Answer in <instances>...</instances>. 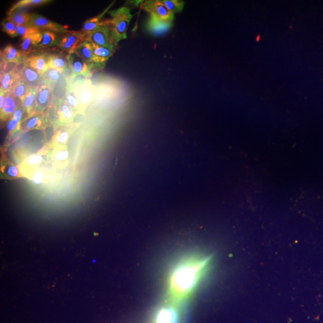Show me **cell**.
Listing matches in <instances>:
<instances>
[{
  "instance_id": "f35d334b",
  "label": "cell",
  "mask_w": 323,
  "mask_h": 323,
  "mask_svg": "<svg viewBox=\"0 0 323 323\" xmlns=\"http://www.w3.org/2000/svg\"><path fill=\"white\" fill-rule=\"evenodd\" d=\"M22 111L21 110L20 107H18L17 110H16L14 114L13 115V119H15L16 121H18V123H20L21 119H22Z\"/></svg>"
},
{
  "instance_id": "d6986e66",
  "label": "cell",
  "mask_w": 323,
  "mask_h": 323,
  "mask_svg": "<svg viewBox=\"0 0 323 323\" xmlns=\"http://www.w3.org/2000/svg\"><path fill=\"white\" fill-rule=\"evenodd\" d=\"M48 66L50 68L56 69L61 71L67 70L68 65L67 55L62 54H50L48 58Z\"/></svg>"
},
{
  "instance_id": "9a60e30c",
  "label": "cell",
  "mask_w": 323,
  "mask_h": 323,
  "mask_svg": "<svg viewBox=\"0 0 323 323\" xmlns=\"http://www.w3.org/2000/svg\"><path fill=\"white\" fill-rule=\"evenodd\" d=\"M20 51L13 47L12 45H7L1 52V63H20L24 61Z\"/></svg>"
},
{
  "instance_id": "ab89813d",
  "label": "cell",
  "mask_w": 323,
  "mask_h": 323,
  "mask_svg": "<svg viewBox=\"0 0 323 323\" xmlns=\"http://www.w3.org/2000/svg\"><path fill=\"white\" fill-rule=\"evenodd\" d=\"M18 123H18V121L15 120V119H12L7 124L8 130L9 131H12L13 130H14V129L16 128V127L17 126Z\"/></svg>"
},
{
  "instance_id": "d4e9b609",
  "label": "cell",
  "mask_w": 323,
  "mask_h": 323,
  "mask_svg": "<svg viewBox=\"0 0 323 323\" xmlns=\"http://www.w3.org/2000/svg\"><path fill=\"white\" fill-rule=\"evenodd\" d=\"M7 20L17 25H28L30 20L31 15L27 13L14 11L7 13Z\"/></svg>"
},
{
  "instance_id": "4dcf8cb0",
  "label": "cell",
  "mask_w": 323,
  "mask_h": 323,
  "mask_svg": "<svg viewBox=\"0 0 323 323\" xmlns=\"http://www.w3.org/2000/svg\"><path fill=\"white\" fill-rule=\"evenodd\" d=\"M60 114L63 121H70L73 117V112L69 106L63 102H60Z\"/></svg>"
},
{
  "instance_id": "7a4b0ae2",
  "label": "cell",
  "mask_w": 323,
  "mask_h": 323,
  "mask_svg": "<svg viewBox=\"0 0 323 323\" xmlns=\"http://www.w3.org/2000/svg\"><path fill=\"white\" fill-rule=\"evenodd\" d=\"M112 19L108 20L111 28V38L115 46L127 39L126 31L132 18L130 9L121 7L109 12Z\"/></svg>"
},
{
  "instance_id": "ac0fdd59",
  "label": "cell",
  "mask_w": 323,
  "mask_h": 323,
  "mask_svg": "<svg viewBox=\"0 0 323 323\" xmlns=\"http://www.w3.org/2000/svg\"><path fill=\"white\" fill-rule=\"evenodd\" d=\"M17 100L10 92L5 94L3 104L1 108V118L14 114L17 108Z\"/></svg>"
},
{
  "instance_id": "6da1fadb",
  "label": "cell",
  "mask_w": 323,
  "mask_h": 323,
  "mask_svg": "<svg viewBox=\"0 0 323 323\" xmlns=\"http://www.w3.org/2000/svg\"><path fill=\"white\" fill-rule=\"evenodd\" d=\"M203 253H187L172 264L166 279V300L184 306L199 287L210 267Z\"/></svg>"
},
{
  "instance_id": "ffe728a7",
  "label": "cell",
  "mask_w": 323,
  "mask_h": 323,
  "mask_svg": "<svg viewBox=\"0 0 323 323\" xmlns=\"http://www.w3.org/2000/svg\"><path fill=\"white\" fill-rule=\"evenodd\" d=\"M76 53L91 66L93 61V47L91 42L84 41L75 50Z\"/></svg>"
},
{
  "instance_id": "484cf974",
  "label": "cell",
  "mask_w": 323,
  "mask_h": 323,
  "mask_svg": "<svg viewBox=\"0 0 323 323\" xmlns=\"http://www.w3.org/2000/svg\"><path fill=\"white\" fill-rule=\"evenodd\" d=\"M30 89V87L24 81L18 80L17 83L14 84V86H13L10 92L16 99L22 101Z\"/></svg>"
},
{
  "instance_id": "4316f807",
  "label": "cell",
  "mask_w": 323,
  "mask_h": 323,
  "mask_svg": "<svg viewBox=\"0 0 323 323\" xmlns=\"http://www.w3.org/2000/svg\"><path fill=\"white\" fill-rule=\"evenodd\" d=\"M37 89L30 88L22 101L23 107L28 112H31L34 107H36Z\"/></svg>"
},
{
  "instance_id": "52a82bcc",
  "label": "cell",
  "mask_w": 323,
  "mask_h": 323,
  "mask_svg": "<svg viewBox=\"0 0 323 323\" xmlns=\"http://www.w3.org/2000/svg\"><path fill=\"white\" fill-rule=\"evenodd\" d=\"M60 43L58 47L62 51L70 53L75 50L82 42L85 41V36L81 32L67 31L60 37Z\"/></svg>"
},
{
  "instance_id": "3957f363",
  "label": "cell",
  "mask_w": 323,
  "mask_h": 323,
  "mask_svg": "<svg viewBox=\"0 0 323 323\" xmlns=\"http://www.w3.org/2000/svg\"><path fill=\"white\" fill-rule=\"evenodd\" d=\"M182 306L165 300L153 311L149 323H182Z\"/></svg>"
},
{
  "instance_id": "7402d4cb",
  "label": "cell",
  "mask_w": 323,
  "mask_h": 323,
  "mask_svg": "<svg viewBox=\"0 0 323 323\" xmlns=\"http://www.w3.org/2000/svg\"><path fill=\"white\" fill-rule=\"evenodd\" d=\"M43 84L53 89L63 77L62 71L49 67L43 74Z\"/></svg>"
},
{
  "instance_id": "7c38bea8",
  "label": "cell",
  "mask_w": 323,
  "mask_h": 323,
  "mask_svg": "<svg viewBox=\"0 0 323 323\" xmlns=\"http://www.w3.org/2000/svg\"><path fill=\"white\" fill-rule=\"evenodd\" d=\"M49 55L47 54L33 55L26 58L25 61L26 64L35 69L40 75H43L49 68Z\"/></svg>"
},
{
  "instance_id": "8d00e7d4",
  "label": "cell",
  "mask_w": 323,
  "mask_h": 323,
  "mask_svg": "<svg viewBox=\"0 0 323 323\" xmlns=\"http://www.w3.org/2000/svg\"><path fill=\"white\" fill-rule=\"evenodd\" d=\"M7 174L11 177H17L18 175V169L15 166H11L7 169Z\"/></svg>"
},
{
  "instance_id": "836d02e7",
  "label": "cell",
  "mask_w": 323,
  "mask_h": 323,
  "mask_svg": "<svg viewBox=\"0 0 323 323\" xmlns=\"http://www.w3.org/2000/svg\"><path fill=\"white\" fill-rule=\"evenodd\" d=\"M42 161H43V157L41 156L34 155L28 159V163L31 165H36V164L41 163Z\"/></svg>"
},
{
  "instance_id": "8fae6325",
  "label": "cell",
  "mask_w": 323,
  "mask_h": 323,
  "mask_svg": "<svg viewBox=\"0 0 323 323\" xmlns=\"http://www.w3.org/2000/svg\"><path fill=\"white\" fill-rule=\"evenodd\" d=\"M92 47H93L94 58L91 67L102 68L107 61L112 56L115 49L101 47L94 44H92Z\"/></svg>"
},
{
  "instance_id": "e0dca14e",
  "label": "cell",
  "mask_w": 323,
  "mask_h": 323,
  "mask_svg": "<svg viewBox=\"0 0 323 323\" xmlns=\"http://www.w3.org/2000/svg\"><path fill=\"white\" fill-rule=\"evenodd\" d=\"M41 40L37 48L47 49L58 46L60 37L57 33L50 31H41Z\"/></svg>"
},
{
  "instance_id": "5bb4252c",
  "label": "cell",
  "mask_w": 323,
  "mask_h": 323,
  "mask_svg": "<svg viewBox=\"0 0 323 323\" xmlns=\"http://www.w3.org/2000/svg\"><path fill=\"white\" fill-rule=\"evenodd\" d=\"M41 40V31L23 40L20 50L23 58H25L27 55L31 54L33 51L34 47L37 48L38 45L40 43Z\"/></svg>"
},
{
  "instance_id": "cb8c5ba5",
  "label": "cell",
  "mask_w": 323,
  "mask_h": 323,
  "mask_svg": "<svg viewBox=\"0 0 323 323\" xmlns=\"http://www.w3.org/2000/svg\"><path fill=\"white\" fill-rule=\"evenodd\" d=\"M108 9H109V7L104 13H102L101 15H100L99 17L92 18V19L86 21L85 23H84L83 28L81 31V33L83 34L84 36H86L87 34L96 30L101 25H104L106 21H102L101 20L103 16L105 15V12L107 11Z\"/></svg>"
},
{
  "instance_id": "9c48e42d",
  "label": "cell",
  "mask_w": 323,
  "mask_h": 323,
  "mask_svg": "<svg viewBox=\"0 0 323 323\" xmlns=\"http://www.w3.org/2000/svg\"><path fill=\"white\" fill-rule=\"evenodd\" d=\"M18 77L19 80L24 81L32 89H38L43 84V75L26 63Z\"/></svg>"
},
{
  "instance_id": "74e56055",
  "label": "cell",
  "mask_w": 323,
  "mask_h": 323,
  "mask_svg": "<svg viewBox=\"0 0 323 323\" xmlns=\"http://www.w3.org/2000/svg\"><path fill=\"white\" fill-rule=\"evenodd\" d=\"M68 136L69 135L67 132L64 131L61 132V133L60 136L58 137V142L60 143V144H61V143H64L68 140Z\"/></svg>"
},
{
  "instance_id": "d6a6232c",
  "label": "cell",
  "mask_w": 323,
  "mask_h": 323,
  "mask_svg": "<svg viewBox=\"0 0 323 323\" xmlns=\"http://www.w3.org/2000/svg\"><path fill=\"white\" fill-rule=\"evenodd\" d=\"M41 121L40 118L38 116H34L30 119H28L25 123V128L26 129H31L40 126Z\"/></svg>"
},
{
  "instance_id": "ba28073f",
  "label": "cell",
  "mask_w": 323,
  "mask_h": 323,
  "mask_svg": "<svg viewBox=\"0 0 323 323\" xmlns=\"http://www.w3.org/2000/svg\"><path fill=\"white\" fill-rule=\"evenodd\" d=\"M27 25L38 29L39 31H50L61 34L67 31L63 26L47 20L43 16L37 14L31 15L30 20Z\"/></svg>"
},
{
  "instance_id": "f546056e",
  "label": "cell",
  "mask_w": 323,
  "mask_h": 323,
  "mask_svg": "<svg viewBox=\"0 0 323 323\" xmlns=\"http://www.w3.org/2000/svg\"><path fill=\"white\" fill-rule=\"evenodd\" d=\"M39 31H40L27 25L16 26V32H17V36L20 37L22 40L28 38V37L38 33Z\"/></svg>"
},
{
  "instance_id": "5b68a950",
  "label": "cell",
  "mask_w": 323,
  "mask_h": 323,
  "mask_svg": "<svg viewBox=\"0 0 323 323\" xmlns=\"http://www.w3.org/2000/svg\"><path fill=\"white\" fill-rule=\"evenodd\" d=\"M143 9L150 14V17L162 21L173 22L174 14L169 12L161 0H149L143 3Z\"/></svg>"
},
{
  "instance_id": "30bf717a",
  "label": "cell",
  "mask_w": 323,
  "mask_h": 323,
  "mask_svg": "<svg viewBox=\"0 0 323 323\" xmlns=\"http://www.w3.org/2000/svg\"><path fill=\"white\" fill-rule=\"evenodd\" d=\"M73 85L75 86L77 89L81 107L83 108L86 107L93 99L94 86L91 84V82L87 79H86V81L81 84H73Z\"/></svg>"
},
{
  "instance_id": "f1b7e54d",
  "label": "cell",
  "mask_w": 323,
  "mask_h": 323,
  "mask_svg": "<svg viewBox=\"0 0 323 323\" xmlns=\"http://www.w3.org/2000/svg\"><path fill=\"white\" fill-rule=\"evenodd\" d=\"M51 1H47V0H22L18 2L17 3L13 5L11 9L7 13H11L15 11L20 8L24 7L30 6H37V5H41L47 3Z\"/></svg>"
},
{
  "instance_id": "e575fe53",
  "label": "cell",
  "mask_w": 323,
  "mask_h": 323,
  "mask_svg": "<svg viewBox=\"0 0 323 323\" xmlns=\"http://www.w3.org/2000/svg\"><path fill=\"white\" fill-rule=\"evenodd\" d=\"M43 174L41 172H37V173L34 175L33 177V181L36 184H40L43 181Z\"/></svg>"
},
{
  "instance_id": "2e32d148",
  "label": "cell",
  "mask_w": 323,
  "mask_h": 323,
  "mask_svg": "<svg viewBox=\"0 0 323 323\" xmlns=\"http://www.w3.org/2000/svg\"><path fill=\"white\" fill-rule=\"evenodd\" d=\"M171 22L162 21L152 17H150L147 23L148 30L155 35H161L165 33L171 28Z\"/></svg>"
},
{
  "instance_id": "d590c367",
  "label": "cell",
  "mask_w": 323,
  "mask_h": 323,
  "mask_svg": "<svg viewBox=\"0 0 323 323\" xmlns=\"http://www.w3.org/2000/svg\"><path fill=\"white\" fill-rule=\"evenodd\" d=\"M68 157V153L67 151H62V152L58 153L55 156V159L58 161H62L66 160Z\"/></svg>"
},
{
  "instance_id": "83f0119b",
  "label": "cell",
  "mask_w": 323,
  "mask_h": 323,
  "mask_svg": "<svg viewBox=\"0 0 323 323\" xmlns=\"http://www.w3.org/2000/svg\"><path fill=\"white\" fill-rule=\"evenodd\" d=\"M161 1L166 9L173 14L182 12L184 6V1L180 0H162Z\"/></svg>"
},
{
  "instance_id": "1f68e13d",
  "label": "cell",
  "mask_w": 323,
  "mask_h": 323,
  "mask_svg": "<svg viewBox=\"0 0 323 323\" xmlns=\"http://www.w3.org/2000/svg\"><path fill=\"white\" fill-rule=\"evenodd\" d=\"M2 31L5 32L8 36L11 38L17 37V32H16V26L14 23L10 21L6 20L2 22Z\"/></svg>"
},
{
  "instance_id": "603a6c76",
  "label": "cell",
  "mask_w": 323,
  "mask_h": 323,
  "mask_svg": "<svg viewBox=\"0 0 323 323\" xmlns=\"http://www.w3.org/2000/svg\"><path fill=\"white\" fill-rule=\"evenodd\" d=\"M65 96V103L71 108L78 109L81 107L78 92L75 85L67 82V91Z\"/></svg>"
},
{
  "instance_id": "8992f818",
  "label": "cell",
  "mask_w": 323,
  "mask_h": 323,
  "mask_svg": "<svg viewBox=\"0 0 323 323\" xmlns=\"http://www.w3.org/2000/svg\"><path fill=\"white\" fill-rule=\"evenodd\" d=\"M68 67L72 73L73 78L81 76L86 78L89 75L91 67L75 51L68 53L67 55Z\"/></svg>"
},
{
  "instance_id": "277c9868",
  "label": "cell",
  "mask_w": 323,
  "mask_h": 323,
  "mask_svg": "<svg viewBox=\"0 0 323 323\" xmlns=\"http://www.w3.org/2000/svg\"><path fill=\"white\" fill-rule=\"evenodd\" d=\"M85 40L101 47L115 49V45L111 38V28L108 21L94 31L85 36Z\"/></svg>"
},
{
  "instance_id": "4fadbf2b",
  "label": "cell",
  "mask_w": 323,
  "mask_h": 323,
  "mask_svg": "<svg viewBox=\"0 0 323 323\" xmlns=\"http://www.w3.org/2000/svg\"><path fill=\"white\" fill-rule=\"evenodd\" d=\"M51 87L42 84L37 89L36 107L39 111H43L49 105L52 94Z\"/></svg>"
},
{
  "instance_id": "44dd1931",
  "label": "cell",
  "mask_w": 323,
  "mask_h": 323,
  "mask_svg": "<svg viewBox=\"0 0 323 323\" xmlns=\"http://www.w3.org/2000/svg\"><path fill=\"white\" fill-rule=\"evenodd\" d=\"M19 80V77L12 72L1 73V92L6 94L11 91L14 84Z\"/></svg>"
}]
</instances>
